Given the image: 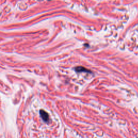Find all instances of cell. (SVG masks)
I'll return each instance as SVG.
<instances>
[{
    "label": "cell",
    "instance_id": "obj_2",
    "mask_svg": "<svg viewBox=\"0 0 138 138\" xmlns=\"http://www.w3.org/2000/svg\"><path fill=\"white\" fill-rule=\"evenodd\" d=\"M75 71H76L77 72H90V70H88V69H86V68H84V67L83 66H78L77 67V68H75Z\"/></svg>",
    "mask_w": 138,
    "mask_h": 138
},
{
    "label": "cell",
    "instance_id": "obj_1",
    "mask_svg": "<svg viewBox=\"0 0 138 138\" xmlns=\"http://www.w3.org/2000/svg\"><path fill=\"white\" fill-rule=\"evenodd\" d=\"M40 114L44 121H48L49 120V115L45 111H44L43 110H40Z\"/></svg>",
    "mask_w": 138,
    "mask_h": 138
}]
</instances>
